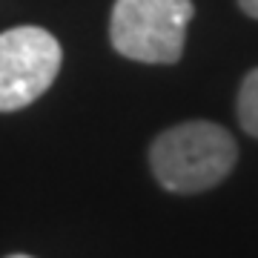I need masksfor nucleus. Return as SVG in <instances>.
<instances>
[{
	"instance_id": "nucleus-4",
	"label": "nucleus",
	"mask_w": 258,
	"mask_h": 258,
	"mask_svg": "<svg viewBox=\"0 0 258 258\" xmlns=\"http://www.w3.org/2000/svg\"><path fill=\"white\" fill-rule=\"evenodd\" d=\"M238 120L249 135L258 138V69L244 78L238 92Z\"/></svg>"
},
{
	"instance_id": "nucleus-2",
	"label": "nucleus",
	"mask_w": 258,
	"mask_h": 258,
	"mask_svg": "<svg viewBox=\"0 0 258 258\" xmlns=\"http://www.w3.org/2000/svg\"><path fill=\"white\" fill-rule=\"evenodd\" d=\"M192 12V0H115L112 46L129 60L175 63Z\"/></svg>"
},
{
	"instance_id": "nucleus-3",
	"label": "nucleus",
	"mask_w": 258,
	"mask_h": 258,
	"mask_svg": "<svg viewBox=\"0 0 258 258\" xmlns=\"http://www.w3.org/2000/svg\"><path fill=\"white\" fill-rule=\"evenodd\" d=\"M60 43L40 26H18L0 35V112L35 103L60 72Z\"/></svg>"
},
{
	"instance_id": "nucleus-1",
	"label": "nucleus",
	"mask_w": 258,
	"mask_h": 258,
	"mask_svg": "<svg viewBox=\"0 0 258 258\" xmlns=\"http://www.w3.org/2000/svg\"><path fill=\"white\" fill-rule=\"evenodd\" d=\"M238 147L232 135L210 120H189L161 132L149 149L158 184L169 192L192 195L212 189L232 172Z\"/></svg>"
},
{
	"instance_id": "nucleus-5",
	"label": "nucleus",
	"mask_w": 258,
	"mask_h": 258,
	"mask_svg": "<svg viewBox=\"0 0 258 258\" xmlns=\"http://www.w3.org/2000/svg\"><path fill=\"white\" fill-rule=\"evenodd\" d=\"M241 3V9L247 12L249 18H258V0H238Z\"/></svg>"
},
{
	"instance_id": "nucleus-6",
	"label": "nucleus",
	"mask_w": 258,
	"mask_h": 258,
	"mask_svg": "<svg viewBox=\"0 0 258 258\" xmlns=\"http://www.w3.org/2000/svg\"><path fill=\"white\" fill-rule=\"evenodd\" d=\"M9 258H32V255H9Z\"/></svg>"
}]
</instances>
